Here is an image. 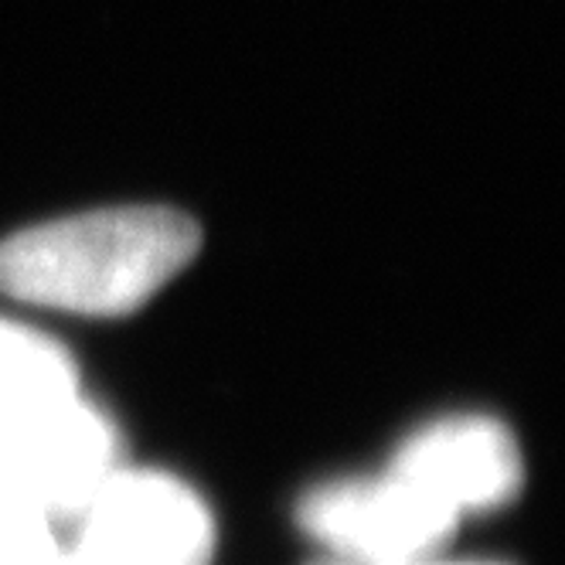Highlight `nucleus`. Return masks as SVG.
Returning <instances> with one entry per match:
<instances>
[{"mask_svg":"<svg viewBox=\"0 0 565 565\" xmlns=\"http://www.w3.org/2000/svg\"><path fill=\"white\" fill-rule=\"evenodd\" d=\"M198 249L201 228L174 209L83 212L0 242V290L49 310L124 317L164 290Z\"/></svg>","mask_w":565,"mask_h":565,"instance_id":"1","label":"nucleus"},{"mask_svg":"<svg viewBox=\"0 0 565 565\" xmlns=\"http://www.w3.org/2000/svg\"><path fill=\"white\" fill-rule=\"evenodd\" d=\"M215 521L184 480L119 467L78 514L68 565H212Z\"/></svg>","mask_w":565,"mask_h":565,"instance_id":"2","label":"nucleus"},{"mask_svg":"<svg viewBox=\"0 0 565 565\" xmlns=\"http://www.w3.org/2000/svg\"><path fill=\"white\" fill-rule=\"evenodd\" d=\"M297 521L338 558L419 565L454 539L460 514L388 467L379 477L317 483L303 494Z\"/></svg>","mask_w":565,"mask_h":565,"instance_id":"3","label":"nucleus"},{"mask_svg":"<svg viewBox=\"0 0 565 565\" xmlns=\"http://www.w3.org/2000/svg\"><path fill=\"white\" fill-rule=\"evenodd\" d=\"M392 470L463 514L498 511L521 491L524 463L514 433L491 416H447L398 447Z\"/></svg>","mask_w":565,"mask_h":565,"instance_id":"4","label":"nucleus"},{"mask_svg":"<svg viewBox=\"0 0 565 565\" xmlns=\"http://www.w3.org/2000/svg\"><path fill=\"white\" fill-rule=\"evenodd\" d=\"M0 433L11 439L34 498L52 524L83 514L119 470L116 429L83 392Z\"/></svg>","mask_w":565,"mask_h":565,"instance_id":"5","label":"nucleus"},{"mask_svg":"<svg viewBox=\"0 0 565 565\" xmlns=\"http://www.w3.org/2000/svg\"><path fill=\"white\" fill-rule=\"evenodd\" d=\"M78 395V369L68 351L34 328L0 317V429L34 419Z\"/></svg>","mask_w":565,"mask_h":565,"instance_id":"6","label":"nucleus"},{"mask_svg":"<svg viewBox=\"0 0 565 565\" xmlns=\"http://www.w3.org/2000/svg\"><path fill=\"white\" fill-rule=\"evenodd\" d=\"M38 524H52L34 498L31 480L11 447V439L0 433V535L38 529Z\"/></svg>","mask_w":565,"mask_h":565,"instance_id":"7","label":"nucleus"},{"mask_svg":"<svg viewBox=\"0 0 565 565\" xmlns=\"http://www.w3.org/2000/svg\"><path fill=\"white\" fill-rule=\"evenodd\" d=\"M0 565H68V558L52 535V524H38L0 535Z\"/></svg>","mask_w":565,"mask_h":565,"instance_id":"8","label":"nucleus"},{"mask_svg":"<svg viewBox=\"0 0 565 565\" xmlns=\"http://www.w3.org/2000/svg\"><path fill=\"white\" fill-rule=\"evenodd\" d=\"M310 565H365V562H351V558H338V555H328L320 562H310ZM419 565H494V562H419Z\"/></svg>","mask_w":565,"mask_h":565,"instance_id":"9","label":"nucleus"}]
</instances>
